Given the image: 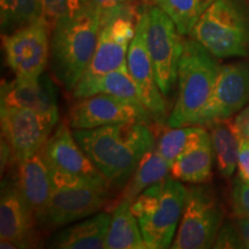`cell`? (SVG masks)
<instances>
[{"label":"cell","instance_id":"1","mask_svg":"<svg viewBox=\"0 0 249 249\" xmlns=\"http://www.w3.org/2000/svg\"><path fill=\"white\" fill-rule=\"evenodd\" d=\"M73 134L93 165L113 185L126 182L143 156L155 147L150 128L141 121L74 129Z\"/></svg>","mask_w":249,"mask_h":249},{"label":"cell","instance_id":"2","mask_svg":"<svg viewBox=\"0 0 249 249\" xmlns=\"http://www.w3.org/2000/svg\"><path fill=\"white\" fill-rule=\"evenodd\" d=\"M103 23L104 14L91 4L52 27L50 65L65 89L73 91L85 74L97 48Z\"/></svg>","mask_w":249,"mask_h":249},{"label":"cell","instance_id":"3","mask_svg":"<svg viewBox=\"0 0 249 249\" xmlns=\"http://www.w3.org/2000/svg\"><path fill=\"white\" fill-rule=\"evenodd\" d=\"M217 59L195 39H183L178 65V97L167 124H200L219 71Z\"/></svg>","mask_w":249,"mask_h":249},{"label":"cell","instance_id":"4","mask_svg":"<svg viewBox=\"0 0 249 249\" xmlns=\"http://www.w3.org/2000/svg\"><path fill=\"white\" fill-rule=\"evenodd\" d=\"M186 197V187L169 177L148 187L130 201V210L138 218L148 248L164 249L172 246Z\"/></svg>","mask_w":249,"mask_h":249},{"label":"cell","instance_id":"5","mask_svg":"<svg viewBox=\"0 0 249 249\" xmlns=\"http://www.w3.org/2000/svg\"><path fill=\"white\" fill-rule=\"evenodd\" d=\"M191 37L218 59L249 55V1L214 0L193 28Z\"/></svg>","mask_w":249,"mask_h":249},{"label":"cell","instance_id":"6","mask_svg":"<svg viewBox=\"0 0 249 249\" xmlns=\"http://www.w3.org/2000/svg\"><path fill=\"white\" fill-rule=\"evenodd\" d=\"M223 208L213 188L193 186L187 188L181 220L171 248L204 249L213 247L223 224Z\"/></svg>","mask_w":249,"mask_h":249},{"label":"cell","instance_id":"7","mask_svg":"<svg viewBox=\"0 0 249 249\" xmlns=\"http://www.w3.org/2000/svg\"><path fill=\"white\" fill-rule=\"evenodd\" d=\"M44 151L51 167L54 188L75 185H110L80 147L66 124H57Z\"/></svg>","mask_w":249,"mask_h":249},{"label":"cell","instance_id":"8","mask_svg":"<svg viewBox=\"0 0 249 249\" xmlns=\"http://www.w3.org/2000/svg\"><path fill=\"white\" fill-rule=\"evenodd\" d=\"M135 29L136 21L134 22L133 9L128 4L104 15L97 48L89 66L77 83L89 82L126 65Z\"/></svg>","mask_w":249,"mask_h":249},{"label":"cell","instance_id":"9","mask_svg":"<svg viewBox=\"0 0 249 249\" xmlns=\"http://www.w3.org/2000/svg\"><path fill=\"white\" fill-rule=\"evenodd\" d=\"M147 46L156 80L164 96H167L178 80V65L183 50V39L169 15L160 6L148 9Z\"/></svg>","mask_w":249,"mask_h":249},{"label":"cell","instance_id":"10","mask_svg":"<svg viewBox=\"0 0 249 249\" xmlns=\"http://www.w3.org/2000/svg\"><path fill=\"white\" fill-rule=\"evenodd\" d=\"M59 118L26 107H1L2 139L12 161L20 163L45 147Z\"/></svg>","mask_w":249,"mask_h":249},{"label":"cell","instance_id":"11","mask_svg":"<svg viewBox=\"0 0 249 249\" xmlns=\"http://www.w3.org/2000/svg\"><path fill=\"white\" fill-rule=\"evenodd\" d=\"M51 27L45 20L2 36L7 65L15 77L37 79L50 61Z\"/></svg>","mask_w":249,"mask_h":249},{"label":"cell","instance_id":"12","mask_svg":"<svg viewBox=\"0 0 249 249\" xmlns=\"http://www.w3.org/2000/svg\"><path fill=\"white\" fill-rule=\"evenodd\" d=\"M150 118L143 105L107 93L77 98L68 113L70 126L73 129L96 128L132 121L147 124Z\"/></svg>","mask_w":249,"mask_h":249},{"label":"cell","instance_id":"13","mask_svg":"<svg viewBox=\"0 0 249 249\" xmlns=\"http://www.w3.org/2000/svg\"><path fill=\"white\" fill-rule=\"evenodd\" d=\"M148 11L139 14L136 29L130 42L127 54V67L132 75L140 96V101L156 123H164L166 119L163 92L156 80L154 66L147 46Z\"/></svg>","mask_w":249,"mask_h":249},{"label":"cell","instance_id":"14","mask_svg":"<svg viewBox=\"0 0 249 249\" xmlns=\"http://www.w3.org/2000/svg\"><path fill=\"white\" fill-rule=\"evenodd\" d=\"M108 187L75 185L54 188L39 223L66 226L95 214L107 201Z\"/></svg>","mask_w":249,"mask_h":249},{"label":"cell","instance_id":"15","mask_svg":"<svg viewBox=\"0 0 249 249\" xmlns=\"http://www.w3.org/2000/svg\"><path fill=\"white\" fill-rule=\"evenodd\" d=\"M249 101V62L234 61L223 65L214 83L213 95L200 124L217 119H229L241 111Z\"/></svg>","mask_w":249,"mask_h":249},{"label":"cell","instance_id":"16","mask_svg":"<svg viewBox=\"0 0 249 249\" xmlns=\"http://www.w3.org/2000/svg\"><path fill=\"white\" fill-rule=\"evenodd\" d=\"M18 188L37 222L44 214L54 186L44 148L18 163Z\"/></svg>","mask_w":249,"mask_h":249},{"label":"cell","instance_id":"17","mask_svg":"<svg viewBox=\"0 0 249 249\" xmlns=\"http://www.w3.org/2000/svg\"><path fill=\"white\" fill-rule=\"evenodd\" d=\"M35 220V216L18 191L15 179L2 181L0 200V238L13 241L18 248L29 247Z\"/></svg>","mask_w":249,"mask_h":249},{"label":"cell","instance_id":"18","mask_svg":"<svg viewBox=\"0 0 249 249\" xmlns=\"http://www.w3.org/2000/svg\"><path fill=\"white\" fill-rule=\"evenodd\" d=\"M1 107H26L59 118L57 93L49 76L37 79L15 77L2 85Z\"/></svg>","mask_w":249,"mask_h":249},{"label":"cell","instance_id":"19","mask_svg":"<svg viewBox=\"0 0 249 249\" xmlns=\"http://www.w3.org/2000/svg\"><path fill=\"white\" fill-rule=\"evenodd\" d=\"M112 214L101 213L83 218L54 233L46 247L57 249H103L107 248V236Z\"/></svg>","mask_w":249,"mask_h":249},{"label":"cell","instance_id":"20","mask_svg":"<svg viewBox=\"0 0 249 249\" xmlns=\"http://www.w3.org/2000/svg\"><path fill=\"white\" fill-rule=\"evenodd\" d=\"M210 128V138L219 173L224 178H231L234 174L239 160L240 134L234 120L217 119L207 124Z\"/></svg>","mask_w":249,"mask_h":249},{"label":"cell","instance_id":"21","mask_svg":"<svg viewBox=\"0 0 249 249\" xmlns=\"http://www.w3.org/2000/svg\"><path fill=\"white\" fill-rule=\"evenodd\" d=\"M96 93H107L143 105L140 101L138 88L130 75L127 64L89 82L77 83L73 90V95L76 99Z\"/></svg>","mask_w":249,"mask_h":249},{"label":"cell","instance_id":"22","mask_svg":"<svg viewBox=\"0 0 249 249\" xmlns=\"http://www.w3.org/2000/svg\"><path fill=\"white\" fill-rule=\"evenodd\" d=\"M107 249H147L139 220L130 210V201L121 200L116 207L107 236Z\"/></svg>","mask_w":249,"mask_h":249},{"label":"cell","instance_id":"23","mask_svg":"<svg viewBox=\"0 0 249 249\" xmlns=\"http://www.w3.org/2000/svg\"><path fill=\"white\" fill-rule=\"evenodd\" d=\"M213 148L210 139L180 156L171 166V177L189 183L209 181L213 173Z\"/></svg>","mask_w":249,"mask_h":249},{"label":"cell","instance_id":"24","mask_svg":"<svg viewBox=\"0 0 249 249\" xmlns=\"http://www.w3.org/2000/svg\"><path fill=\"white\" fill-rule=\"evenodd\" d=\"M170 173V163L160 154L157 147H154L140 160L129 182L124 187L121 200H134L148 187L169 178Z\"/></svg>","mask_w":249,"mask_h":249},{"label":"cell","instance_id":"25","mask_svg":"<svg viewBox=\"0 0 249 249\" xmlns=\"http://www.w3.org/2000/svg\"><path fill=\"white\" fill-rule=\"evenodd\" d=\"M210 139V133H208L202 127H171V129L166 130L161 135L158 141L157 149L172 166V164L180 156L198 147Z\"/></svg>","mask_w":249,"mask_h":249},{"label":"cell","instance_id":"26","mask_svg":"<svg viewBox=\"0 0 249 249\" xmlns=\"http://www.w3.org/2000/svg\"><path fill=\"white\" fill-rule=\"evenodd\" d=\"M45 20L39 0H0L2 36Z\"/></svg>","mask_w":249,"mask_h":249},{"label":"cell","instance_id":"27","mask_svg":"<svg viewBox=\"0 0 249 249\" xmlns=\"http://www.w3.org/2000/svg\"><path fill=\"white\" fill-rule=\"evenodd\" d=\"M214 0H157L169 15L180 35H191L193 28Z\"/></svg>","mask_w":249,"mask_h":249},{"label":"cell","instance_id":"28","mask_svg":"<svg viewBox=\"0 0 249 249\" xmlns=\"http://www.w3.org/2000/svg\"><path fill=\"white\" fill-rule=\"evenodd\" d=\"M213 247L249 249V217L235 218L222 225Z\"/></svg>","mask_w":249,"mask_h":249},{"label":"cell","instance_id":"29","mask_svg":"<svg viewBox=\"0 0 249 249\" xmlns=\"http://www.w3.org/2000/svg\"><path fill=\"white\" fill-rule=\"evenodd\" d=\"M45 21L53 27L58 21L75 17L91 5L90 0H39Z\"/></svg>","mask_w":249,"mask_h":249},{"label":"cell","instance_id":"30","mask_svg":"<svg viewBox=\"0 0 249 249\" xmlns=\"http://www.w3.org/2000/svg\"><path fill=\"white\" fill-rule=\"evenodd\" d=\"M232 211L235 218L249 217V183L239 176L233 181Z\"/></svg>","mask_w":249,"mask_h":249},{"label":"cell","instance_id":"31","mask_svg":"<svg viewBox=\"0 0 249 249\" xmlns=\"http://www.w3.org/2000/svg\"><path fill=\"white\" fill-rule=\"evenodd\" d=\"M239 177L249 183V139L240 136V147H239L238 160Z\"/></svg>","mask_w":249,"mask_h":249},{"label":"cell","instance_id":"32","mask_svg":"<svg viewBox=\"0 0 249 249\" xmlns=\"http://www.w3.org/2000/svg\"><path fill=\"white\" fill-rule=\"evenodd\" d=\"M91 4L97 7L103 14L107 15L111 12L117 11L123 6L127 5L129 0H90Z\"/></svg>","mask_w":249,"mask_h":249},{"label":"cell","instance_id":"33","mask_svg":"<svg viewBox=\"0 0 249 249\" xmlns=\"http://www.w3.org/2000/svg\"><path fill=\"white\" fill-rule=\"evenodd\" d=\"M234 124L242 138L249 139V105L239 112L234 119Z\"/></svg>","mask_w":249,"mask_h":249}]
</instances>
